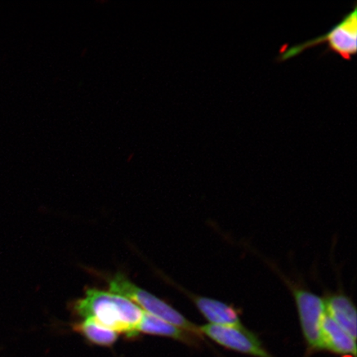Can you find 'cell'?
<instances>
[{"label":"cell","instance_id":"8","mask_svg":"<svg viewBox=\"0 0 357 357\" xmlns=\"http://www.w3.org/2000/svg\"><path fill=\"white\" fill-rule=\"evenodd\" d=\"M322 340L324 351L356 357V340L335 322L326 312L322 322Z\"/></svg>","mask_w":357,"mask_h":357},{"label":"cell","instance_id":"6","mask_svg":"<svg viewBox=\"0 0 357 357\" xmlns=\"http://www.w3.org/2000/svg\"><path fill=\"white\" fill-rule=\"evenodd\" d=\"M209 324L240 325V312L234 305L212 298L185 292Z\"/></svg>","mask_w":357,"mask_h":357},{"label":"cell","instance_id":"5","mask_svg":"<svg viewBox=\"0 0 357 357\" xmlns=\"http://www.w3.org/2000/svg\"><path fill=\"white\" fill-rule=\"evenodd\" d=\"M202 336L231 351L255 357H274L263 347L257 335L240 325L199 326Z\"/></svg>","mask_w":357,"mask_h":357},{"label":"cell","instance_id":"2","mask_svg":"<svg viewBox=\"0 0 357 357\" xmlns=\"http://www.w3.org/2000/svg\"><path fill=\"white\" fill-rule=\"evenodd\" d=\"M108 284L109 292L128 298L129 301L151 315L167 321L185 331L197 335L200 337H203L199 333V326L191 323L166 301L160 300L153 294L137 287L124 274L117 273L112 276L108 280Z\"/></svg>","mask_w":357,"mask_h":357},{"label":"cell","instance_id":"10","mask_svg":"<svg viewBox=\"0 0 357 357\" xmlns=\"http://www.w3.org/2000/svg\"><path fill=\"white\" fill-rule=\"evenodd\" d=\"M73 329L86 338L89 343L96 346L110 347L119 338V333L92 319H83L82 322L75 324Z\"/></svg>","mask_w":357,"mask_h":357},{"label":"cell","instance_id":"9","mask_svg":"<svg viewBox=\"0 0 357 357\" xmlns=\"http://www.w3.org/2000/svg\"><path fill=\"white\" fill-rule=\"evenodd\" d=\"M137 331L138 334L144 333L175 339L189 345L198 344L199 339L202 338L146 312H144Z\"/></svg>","mask_w":357,"mask_h":357},{"label":"cell","instance_id":"1","mask_svg":"<svg viewBox=\"0 0 357 357\" xmlns=\"http://www.w3.org/2000/svg\"><path fill=\"white\" fill-rule=\"evenodd\" d=\"M75 314L83 319H92L104 327L128 337L138 336L144 311L135 303L119 294L96 288L86 289L82 298L74 303Z\"/></svg>","mask_w":357,"mask_h":357},{"label":"cell","instance_id":"3","mask_svg":"<svg viewBox=\"0 0 357 357\" xmlns=\"http://www.w3.org/2000/svg\"><path fill=\"white\" fill-rule=\"evenodd\" d=\"M327 43L330 51L345 60H351L357 50V6L334 25L328 33L301 44L283 49L279 61H287L317 45Z\"/></svg>","mask_w":357,"mask_h":357},{"label":"cell","instance_id":"4","mask_svg":"<svg viewBox=\"0 0 357 357\" xmlns=\"http://www.w3.org/2000/svg\"><path fill=\"white\" fill-rule=\"evenodd\" d=\"M303 337L310 351H324L322 322L325 314L324 298L305 288L291 285Z\"/></svg>","mask_w":357,"mask_h":357},{"label":"cell","instance_id":"7","mask_svg":"<svg viewBox=\"0 0 357 357\" xmlns=\"http://www.w3.org/2000/svg\"><path fill=\"white\" fill-rule=\"evenodd\" d=\"M324 301L326 312L356 340L357 315L354 303L343 293L330 294Z\"/></svg>","mask_w":357,"mask_h":357}]
</instances>
